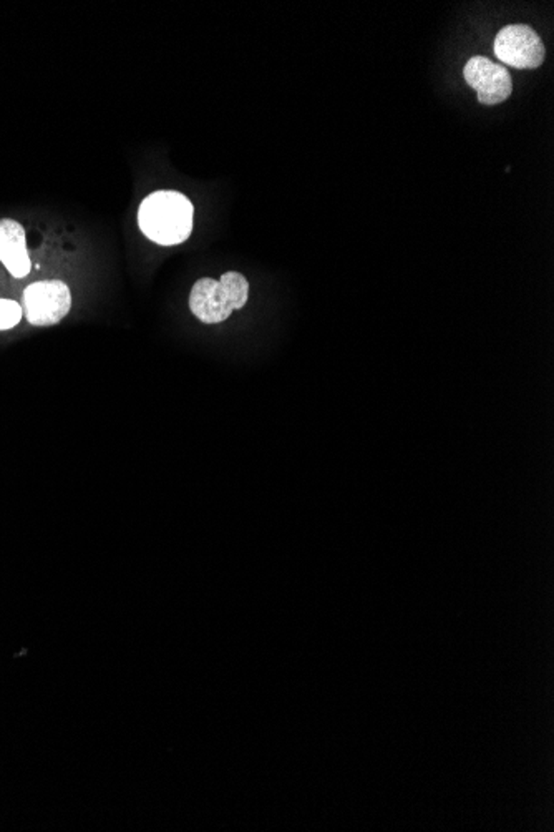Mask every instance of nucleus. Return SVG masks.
<instances>
[{"label":"nucleus","mask_w":554,"mask_h":832,"mask_svg":"<svg viewBox=\"0 0 554 832\" xmlns=\"http://www.w3.org/2000/svg\"><path fill=\"white\" fill-rule=\"evenodd\" d=\"M192 202L178 192H155L146 196L138 210L142 233L153 243L174 246L190 238L192 232Z\"/></svg>","instance_id":"f257e3e1"},{"label":"nucleus","mask_w":554,"mask_h":832,"mask_svg":"<svg viewBox=\"0 0 554 832\" xmlns=\"http://www.w3.org/2000/svg\"><path fill=\"white\" fill-rule=\"evenodd\" d=\"M249 298V283L241 273L228 271L220 281L202 278L190 293V309L204 325L226 321L232 311L241 309Z\"/></svg>","instance_id":"f03ea898"},{"label":"nucleus","mask_w":554,"mask_h":832,"mask_svg":"<svg viewBox=\"0 0 554 832\" xmlns=\"http://www.w3.org/2000/svg\"><path fill=\"white\" fill-rule=\"evenodd\" d=\"M496 59L514 69H538L544 61V43L540 35L523 24L506 25L494 39Z\"/></svg>","instance_id":"7ed1b4c3"},{"label":"nucleus","mask_w":554,"mask_h":832,"mask_svg":"<svg viewBox=\"0 0 554 832\" xmlns=\"http://www.w3.org/2000/svg\"><path fill=\"white\" fill-rule=\"evenodd\" d=\"M71 307L70 288L63 281H39L23 293V311L33 326L61 323Z\"/></svg>","instance_id":"20e7f679"},{"label":"nucleus","mask_w":554,"mask_h":832,"mask_svg":"<svg viewBox=\"0 0 554 832\" xmlns=\"http://www.w3.org/2000/svg\"><path fill=\"white\" fill-rule=\"evenodd\" d=\"M466 83L476 91L478 102L498 105L510 99L513 81L503 65L494 63L486 57H472L464 69Z\"/></svg>","instance_id":"39448f33"},{"label":"nucleus","mask_w":554,"mask_h":832,"mask_svg":"<svg viewBox=\"0 0 554 832\" xmlns=\"http://www.w3.org/2000/svg\"><path fill=\"white\" fill-rule=\"evenodd\" d=\"M0 261L14 278H25L31 273L25 230L14 220H0Z\"/></svg>","instance_id":"423d86ee"},{"label":"nucleus","mask_w":554,"mask_h":832,"mask_svg":"<svg viewBox=\"0 0 554 832\" xmlns=\"http://www.w3.org/2000/svg\"><path fill=\"white\" fill-rule=\"evenodd\" d=\"M22 307L11 299H0V331L11 329L21 323Z\"/></svg>","instance_id":"0eeeda50"}]
</instances>
